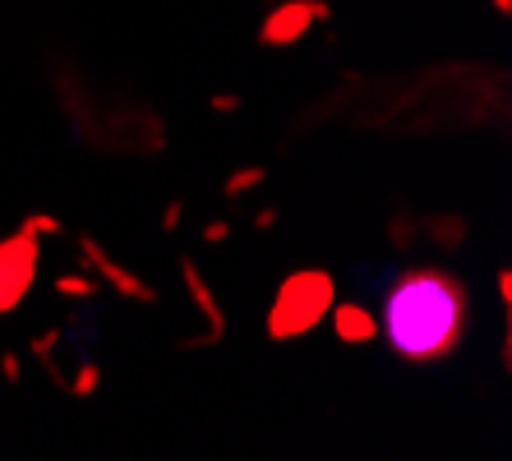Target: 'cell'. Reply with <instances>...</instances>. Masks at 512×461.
Masks as SVG:
<instances>
[{
    "mask_svg": "<svg viewBox=\"0 0 512 461\" xmlns=\"http://www.w3.org/2000/svg\"><path fill=\"white\" fill-rule=\"evenodd\" d=\"M466 323V296L462 286L443 272H411L397 282V291L388 296V314H383V332L397 346V355L406 360H443L457 346Z\"/></svg>",
    "mask_w": 512,
    "mask_h": 461,
    "instance_id": "obj_1",
    "label": "cell"
},
{
    "mask_svg": "<svg viewBox=\"0 0 512 461\" xmlns=\"http://www.w3.org/2000/svg\"><path fill=\"white\" fill-rule=\"evenodd\" d=\"M337 305V286L328 272H291L282 286H277V300L268 309V337L286 342V337H300L310 332L314 323L328 319V309Z\"/></svg>",
    "mask_w": 512,
    "mask_h": 461,
    "instance_id": "obj_2",
    "label": "cell"
},
{
    "mask_svg": "<svg viewBox=\"0 0 512 461\" xmlns=\"http://www.w3.org/2000/svg\"><path fill=\"white\" fill-rule=\"evenodd\" d=\"M37 240L33 236H10L0 240V314H10L19 300L28 296V286H33L37 277Z\"/></svg>",
    "mask_w": 512,
    "mask_h": 461,
    "instance_id": "obj_3",
    "label": "cell"
},
{
    "mask_svg": "<svg viewBox=\"0 0 512 461\" xmlns=\"http://www.w3.org/2000/svg\"><path fill=\"white\" fill-rule=\"evenodd\" d=\"M328 19H333V10H328L323 0H286V5H277V10L263 19L259 42L263 47H291V42H300L314 24H328Z\"/></svg>",
    "mask_w": 512,
    "mask_h": 461,
    "instance_id": "obj_4",
    "label": "cell"
},
{
    "mask_svg": "<svg viewBox=\"0 0 512 461\" xmlns=\"http://www.w3.org/2000/svg\"><path fill=\"white\" fill-rule=\"evenodd\" d=\"M79 249H84V259L93 263V268L102 272V277H107L111 286H116L120 296H130V300H143V305H153V300H157V286H143L139 277H134V272H125V268H120L116 259H107V249L97 245L93 236H84V240H79Z\"/></svg>",
    "mask_w": 512,
    "mask_h": 461,
    "instance_id": "obj_5",
    "label": "cell"
},
{
    "mask_svg": "<svg viewBox=\"0 0 512 461\" xmlns=\"http://www.w3.org/2000/svg\"><path fill=\"white\" fill-rule=\"evenodd\" d=\"M180 277H185V286H190V300L199 305V314L208 319V337H199V342H190V346H213V342H222V328H227V319H222V309H217L213 291H208V282H203L199 263H194V259H180Z\"/></svg>",
    "mask_w": 512,
    "mask_h": 461,
    "instance_id": "obj_6",
    "label": "cell"
},
{
    "mask_svg": "<svg viewBox=\"0 0 512 461\" xmlns=\"http://www.w3.org/2000/svg\"><path fill=\"white\" fill-rule=\"evenodd\" d=\"M328 319H333L337 337H342V342H351V346L374 342V332H379L374 314H370V309H360V305H333V309H328Z\"/></svg>",
    "mask_w": 512,
    "mask_h": 461,
    "instance_id": "obj_7",
    "label": "cell"
},
{
    "mask_svg": "<svg viewBox=\"0 0 512 461\" xmlns=\"http://www.w3.org/2000/svg\"><path fill=\"white\" fill-rule=\"evenodd\" d=\"M263 176H268L263 166H240L236 176H227V185H222V194H227V199H240V194L259 190V185H263Z\"/></svg>",
    "mask_w": 512,
    "mask_h": 461,
    "instance_id": "obj_8",
    "label": "cell"
},
{
    "mask_svg": "<svg viewBox=\"0 0 512 461\" xmlns=\"http://www.w3.org/2000/svg\"><path fill=\"white\" fill-rule=\"evenodd\" d=\"M56 291H60V296H79V300H88V296H93V291H97V286L93 282H88V277H84V272H79V277H74V272H65V277H56Z\"/></svg>",
    "mask_w": 512,
    "mask_h": 461,
    "instance_id": "obj_9",
    "label": "cell"
},
{
    "mask_svg": "<svg viewBox=\"0 0 512 461\" xmlns=\"http://www.w3.org/2000/svg\"><path fill=\"white\" fill-rule=\"evenodd\" d=\"M19 231H24V236H60V222H56V217H47V213H33V217H28V222L24 226H19Z\"/></svg>",
    "mask_w": 512,
    "mask_h": 461,
    "instance_id": "obj_10",
    "label": "cell"
},
{
    "mask_svg": "<svg viewBox=\"0 0 512 461\" xmlns=\"http://www.w3.org/2000/svg\"><path fill=\"white\" fill-rule=\"evenodd\" d=\"M93 388H97V365H84L79 379H74V397H93Z\"/></svg>",
    "mask_w": 512,
    "mask_h": 461,
    "instance_id": "obj_11",
    "label": "cell"
},
{
    "mask_svg": "<svg viewBox=\"0 0 512 461\" xmlns=\"http://www.w3.org/2000/svg\"><path fill=\"white\" fill-rule=\"evenodd\" d=\"M213 111H217V116H231V111H240V97L236 93H217L213 97Z\"/></svg>",
    "mask_w": 512,
    "mask_h": 461,
    "instance_id": "obj_12",
    "label": "cell"
},
{
    "mask_svg": "<svg viewBox=\"0 0 512 461\" xmlns=\"http://www.w3.org/2000/svg\"><path fill=\"white\" fill-rule=\"evenodd\" d=\"M180 213H185V203L171 199V203H167V213H162V231H176V226H180Z\"/></svg>",
    "mask_w": 512,
    "mask_h": 461,
    "instance_id": "obj_13",
    "label": "cell"
},
{
    "mask_svg": "<svg viewBox=\"0 0 512 461\" xmlns=\"http://www.w3.org/2000/svg\"><path fill=\"white\" fill-rule=\"evenodd\" d=\"M231 236V222H208L203 226V240H208V245H217V240H227Z\"/></svg>",
    "mask_w": 512,
    "mask_h": 461,
    "instance_id": "obj_14",
    "label": "cell"
},
{
    "mask_svg": "<svg viewBox=\"0 0 512 461\" xmlns=\"http://www.w3.org/2000/svg\"><path fill=\"white\" fill-rule=\"evenodd\" d=\"M254 226H259V231H273V226H277V208H263V213H254Z\"/></svg>",
    "mask_w": 512,
    "mask_h": 461,
    "instance_id": "obj_15",
    "label": "cell"
},
{
    "mask_svg": "<svg viewBox=\"0 0 512 461\" xmlns=\"http://www.w3.org/2000/svg\"><path fill=\"white\" fill-rule=\"evenodd\" d=\"M0 369H5V379H10V383H19V360H14V355H5V365H0Z\"/></svg>",
    "mask_w": 512,
    "mask_h": 461,
    "instance_id": "obj_16",
    "label": "cell"
},
{
    "mask_svg": "<svg viewBox=\"0 0 512 461\" xmlns=\"http://www.w3.org/2000/svg\"><path fill=\"white\" fill-rule=\"evenodd\" d=\"M499 296L512 300V272H499Z\"/></svg>",
    "mask_w": 512,
    "mask_h": 461,
    "instance_id": "obj_17",
    "label": "cell"
},
{
    "mask_svg": "<svg viewBox=\"0 0 512 461\" xmlns=\"http://www.w3.org/2000/svg\"><path fill=\"white\" fill-rule=\"evenodd\" d=\"M494 5H499V14H508V10H512V0H494Z\"/></svg>",
    "mask_w": 512,
    "mask_h": 461,
    "instance_id": "obj_18",
    "label": "cell"
}]
</instances>
